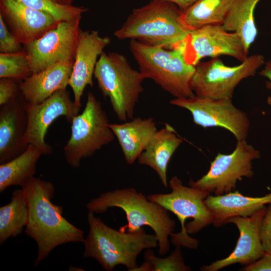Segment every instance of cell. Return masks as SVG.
Listing matches in <instances>:
<instances>
[{"label":"cell","mask_w":271,"mask_h":271,"mask_svg":"<svg viewBox=\"0 0 271 271\" xmlns=\"http://www.w3.org/2000/svg\"><path fill=\"white\" fill-rule=\"evenodd\" d=\"M25 194L29 209L26 234L37 245V266L57 246L70 242H83L84 232L63 216L62 206L53 204L54 184L34 177L21 187Z\"/></svg>","instance_id":"obj_1"},{"label":"cell","mask_w":271,"mask_h":271,"mask_svg":"<svg viewBox=\"0 0 271 271\" xmlns=\"http://www.w3.org/2000/svg\"><path fill=\"white\" fill-rule=\"evenodd\" d=\"M86 207L94 214L103 213L113 207L122 209L127 224L120 227L119 230L134 232L143 226H148L157 239L160 255L164 256L169 251V237L174 232L176 222L171 218L167 209L149 200L134 188L116 189L102 193L88 202Z\"/></svg>","instance_id":"obj_2"},{"label":"cell","mask_w":271,"mask_h":271,"mask_svg":"<svg viewBox=\"0 0 271 271\" xmlns=\"http://www.w3.org/2000/svg\"><path fill=\"white\" fill-rule=\"evenodd\" d=\"M182 11L166 0H152L132 10L114 35L117 39L136 40L168 50L181 49L190 30L181 20Z\"/></svg>","instance_id":"obj_3"},{"label":"cell","mask_w":271,"mask_h":271,"mask_svg":"<svg viewBox=\"0 0 271 271\" xmlns=\"http://www.w3.org/2000/svg\"><path fill=\"white\" fill-rule=\"evenodd\" d=\"M87 221L89 229L83 242V256L94 258L105 270L111 271L116 266L123 265L128 270L136 271L139 266L138 255L145 249L158 245L156 235L147 234L143 227L134 232L116 230L89 211Z\"/></svg>","instance_id":"obj_4"},{"label":"cell","mask_w":271,"mask_h":271,"mask_svg":"<svg viewBox=\"0 0 271 271\" xmlns=\"http://www.w3.org/2000/svg\"><path fill=\"white\" fill-rule=\"evenodd\" d=\"M129 49L145 79H152L175 98L195 95L191 87L195 67L186 62L182 50H168L136 40H130Z\"/></svg>","instance_id":"obj_5"},{"label":"cell","mask_w":271,"mask_h":271,"mask_svg":"<svg viewBox=\"0 0 271 271\" xmlns=\"http://www.w3.org/2000/svg\"><path fill=\"white\" fill-rule=\"evenodd\" d=\"M169 184L171 192L152 194L147 197L173 213L180 221L181 231L171 234V242L175 246L196 249L199 242L189 234L198 233L213 224L214 221L213 214L204 201L208 194L196 188L184 185L176 176L171 179Z\"/></svg>","instance_id":"obj_6"},{"label":"cell","mask_w":271,"mask_h":271,"mask_svg":"<svg viewBox=\"0 0 271 271\" xmlns=\"http://www.w3.org/2000/svg\"><path fill=\"white\" fill-rule=\"evenodd\" d=\"M94 76L103 96L109 99L118 120L125 122L132 119L144 90L145 78L140 71L133 69L124 55L103 52L96 63Z\"/></svg>","instance_id":"obj_7"},{"label":"cell","mask_w":271,"mask_h":271,"mask_svg":"<svg viewBox=\"0 0 271 271\" xmlns=\"http://www.w3.org/2000/svg\"><path fill=\"white\" fill-rule=\"evenodd\" d=\"M71 124V136L64 155L72 168H79L82 159L91 157L114 139L100 102L90 92L82 112L75 116Z\"/></svg>","instance_id":"obj_8"},{"label":"cell","mask_w":271,"mask_h":271,"mask_svg":"<svg viewBox=\"0 0 271 271\" xmlns=\"http://www.w3.org/2000/svg\"><path fill=\"white\" fill-rule=\"evenodd\" d=\"M261 54L248 56L239 65L229 66L218 57L199 62L195 66L191 87L196 96L211 99L232 98L243 79L255 75L265 64Z\"/></svg>","instance_id":"obj_9"},{"label":"cell","mask_w":271,"mask_h":271,"mask_svg":"<svg viewBox=\"0 0 271 271\" xmlns=\"http://www.w3.org/2000/svg\"><path fill=\"white\" fill-rule=\"evenodd\" d=\"M260 157L259 151L246 140L237 141L232 152L218 153L207 173L196 181L191 180L189 185L208 195L219 196L233 192L238 181L244 177H253L252 162Z\"/></svg>","instance_id":"obj_10"},{"label":"cell","mask_w":271,"mask_h":271,"mask_svg":"<svg viewBox=\"0 0 271 271\" xmlns=\"http://www.w3.org/2000/svg\"><path fill=\"white\" fill-rule=\"evenodd\" d=\"M171 105L188 110L194 123L203 128L219 127L229 131L237 141L246 140L250 127L247 114L232 103V98L211 99L196 95L171 100Z\"/></svg>","instance_id":"obj_11"},{"label":"cell","mask_w":271,"mask_h":271,"mask_svg":"<svg viewBox=\"0 0 271 271\" xmlns=\"http://www.w3.org/2000/svg\"><path fill=\"white\" fill-rule=\"evenodd\" d=\"M81 18L60 22L39 39L25 46L32 74L60 62L74 60Z\"/></svg>","instance_id":"obj_12"},{"label":"cell","mask_w":271,"mask_h":271,"mask_svg":"<svg viewBox=\"0 0 271 271\" xmlns=\"http://www.w3.org/2000/svg\"><path fill=\"white\" fill-rule=\"evenodd\" d=\"M182 51L186 62L194 66L206 57L227 55L241 62L248 56L238 35L225 30L221 25H206L190 30Z\"/></svg>","instance_id":"obj_13"},{"label":"cell","mask_w":271,"mask_h":271,"mask_svg":"<svg viewBox=\"0 0 271 271\" xmlns=\"http://www.w3.org/2000/svg\"><path fill=\"white\" fill-rule=\"evenodd\" d=\"M26 110L28 117L26 144L35 147L43 155H49L53 152L51 146L45 141L49 126L60 116H64L71 123L73 118L79 114L80 108L75 105L66 89L56 92L39 104L26 102Z\"/></svg>","instance_id":"obj_14"},{"label":"cell","mask_w":271,"mask_h":271,"mask_svg":"<svg viewBox=\"0 0 271 271\" xmlns=\"http://www.w3.org/2000/svg\"><path fill=\"white\" fill-rule=\"evenodd\" d=\"M266 207L247 217L228 218L225 224L233 223L237 227L239 236L234 250L226 257L217 260L209 265H204L202 271H217L235 263L249 264L261 257L264 253L260 238V224Z\"/></svg>","instance_id":"obj_15"},{"label":"cell","mask_w":271,"mask_h":271,"mask_svg":"<svg viewBox=\"0 0 271 271\" xmlns=\"http://www.w3.org/2000/svg\"><path fill=\"white\" fill-rule=\"evenodd\" d=\"M107 36L95 30H80L72 73L69 81L75 105L81 108V99L86 86L93 85L92 76L98 57L110 43Z\"/></svg>","instance_id":"obj_16"},{"label":"cell","mask_w":271,"mask_h":271,"mask_svg":"<svg viewBox=\"0 0 271 271\" xmlns=\"http://www.w3.org/2000/svg\"><path fill=\"white\" fill-rule=\"evenodd\" d=\"M0 15L11 33L25 46L60 22L51 15L31 8L19 0H0Z\"/></svg>","instance_id":"obj_17"},{"label":"cell","mask_w":271,"mask_h":271,"mask_svg":"<svg viewBox=\"0 0 271 271\" xmlns=\"http://www.w3.org/2000/svg\"><path fill=\"white\" fill-rule=\"evenodd\" d=\"M26 103L18 96L0 109V164L24 153L28 145L25 142L28 126Z\"/></svg>","instance_id":"obj_18"},{"label":"cell","mask_w":271,"mask_h":271,"mask_svg":"<svg viewBox=\"0 0 271 271\" xmlns=\"http://www.w3.org/2000/svg\"><path fill=\"white\" fill-rule=\"evenodd\" d=\"M73 63L74 61L57 63L22 80L19 87L25 101L39 104L56 92L66 89L69 85Z\"/></svg>","instance_id":"obj_19"},{"label":"cell","mask_w":271,"mask_h":271,"mask_svg":"<svg viewBox=\"0 0 271 271\" xmlns=\"http://www.w3.org/2000/svg\"><path fill=\"white\" fill-rule=\"evenodd\" d=\"M204 201L214 216L212 224L218 227L225 225L229 217L249 216L271 204V192L262 197H250L236 191L219 196L208 195Z\"/></svg>","instance_id":"obj_20"},{"label":"cell","mask_w":271,"mask_h":271,"mask_svg":"<svg viewBox=\"0 0 271 271\" xmlns=\"http://www.w3.org/2000/svg\"><path fill=\"white\" fill-rule=\"evenodd\" d=\"M109 126L129 165L138 159L157 131L156 123L151 117H138L122 123H110Z\"/></svg>","instance_id":"obj_21"},{"label":"cell","mask_w":271,"mask_h":271,"mask_svg":"<svg viewBox=\"0 0 271 271\" xmlns=\"http://www.w3.org/2000/svg\"><path fill=\"white\" fill-rule=\"evenodd\" d=\"M183 143L173 128L168 123L157 130L145 150L138 158V163L154 170L162 185L168 187L167 169L174 153Z\"/></svg>","instance_id":"obj_22"},{"label":"cell","mask_w":271,"mask_h":271,"mask_svg":"<svg viewBox=\"0 0 271 271\" xmlns=\"http://www.w3.org/2000/svg\"><path fill=\"white\" fill-rule=\"evenodd\" d=\"M260 1L236 0L221 25L225 30L238 35L248 53L258 34L254 11Z\"/></svg>","instance_id":"obj_23"},{"label":"cell","mask_w":271,"mask_h":271,"mask_svg":"<svg viewBox=\"0 0 271 271\" xmlns=\"http://www.w3.org/2000/svg\"><path fill=\"white\" fill-rule=\"evenodd\" d=\"M42 155L38 149L29 145L22 154L0 164V193L12 186L22 187L34 178L37 163Z\"/></svg>","instance_id":"obj_24"},{"label":"cell","mask_w":271,"mask_h":271,"mask_svg":"<svg viewBox=\"0 0 271 271\" xmlns=\"http://www.w3.org/2000/svg\"><path fill=\"white\" fill-rule=\"evenodd\" d=\"M236 0H197L182 11L181 20L189 30L206 25H222Z\"/></svg>","instance_id":"obj_25"},{"label":"cell","mask_w":271,"mask_h":271,"mask_svg":"<svg viewBox=\"0 0 271 271\" xmlns=\"http://www.w3.org/2000/svg\"><path fill=\"white\" fill-rule=\"evenodd\" d=\"M29 219V209L23 189L13 191L11 201L0 207V244L20 234Z\"/></svg>","instance_id":"obj_26"},{"label":"cell","mask_w":271,"mask_h":271,"mask_svg":"<svg viewBox=\"0 0 271 271\" xmlns=\"http://www.w3.org/2000/svg\"><path fill=\"white\" fill-rule=\"evenodd\" d=\"M32 74L26 50L0 54V78L23 80Z\"/></svg>","instance_id":"obj_27"},{"label":"cell","mask_w":271,"mask_h":271,"mask_svg":"<svg viewBox=\"0 0 271 271\" xmlns=\"http://www.w3.org/2000/svg\"><path fill=\"white\" fill-rule=\"evenodd\" d=\"M26 6L52 16L58 22L73 20L82 17L87 10L83 7L64 6L52 0H19Z\"/></svg>","instance_id":"obj_28"},{"label":"cell","mask_w":271,"mask_h":271,"mask_svg":"<svg viewBox=\"0 0 271 271\" xmlns=\"http://www.w3.org/2000/svg\"><path fill=\"white\" fill-rule=\"evenodd\" d=\"M180 246H176L174 250L167 257L162 258L155 255L153 250L147 249L145 252V260L150 264L151 271H189L191 268L184 261Z\"/></svg>","instance_id":"obj_29"},{"label":"cell","mask_w":271,"mask_h":271,"mask_svg":"<svg viewBox=\"0 0 271 271\" xmlns=\"http://www.w3.org/2000/svg\"><path fill=\"white\" fill-rule=\"evenodd\" d=\"M22 43L9 30L3 17L0 15V52L12 53L22 51Z\"/></svg>","instance_id":"obj_30"},{"label":"cell","mask_w":271,"mask_h":271,"mask_svg":"<svg viewBox=\"0 0 271 271\" xmlns=\"http://www.w3.org/2000/svg\"><path fill=\"white\" fill-rule=\"evenodd\" d=\"M19 86L15 80L2 78L0 79V105L3 106L18 96Z\"/></svg>","instance_id":"obj_31"},{"label":"cell","mask_w":271,"mask_h":271,"mask_svg":"<svg viewBox=\"0 0 271 271\" xmlns=\"http://www.w3.org/2000/svg\"><path fill=\"white\" fill-rule=\"evenodd\" d=\"M260 238L265 252H271V204L266 207L259 230Z\"/></svg>","instance_id":"obj_32"},{"label":"cell","mask_w":271,"mask_h":271,"mask_svg":"<svg viewBox=\"0 0 271 271\" xmlns=\"http://www.w3.org/2000/svg\"><path fill=\"white\" fill-rule=\"evenodd\" d=\"M241 270L271 271V252H264L259 259L245 265Z\"/></svg>","instance_id":"obj_33"},{"label":"cell","mask_w":271,"mask_h":271,"mask_svg":"<svg viewBox=\"0 0 271 271\" xmlns=\"http://www.w3.org/2000/svg\"><path fill=\"white\" fill-rule=\"evenodd\" d=\"M264 68L259 72L260 76L266 78L265 82L266 88L271 91V59L265 62Z\"/></svg>","instance_id":"obj_34"},{"label":"cell","mask_w":271,"mask_h":271,"mask_svg":"<svg viewBox=\"0 0 271 271\" xmlns=\"http://www.w3.org/2000/svg\"><path fill=\"white\" fill-rule=\"evenodd\" d=\"M171 2L175 4L182 11L192 4H193L197 0H166Z\"/></svg>","instance_id":"obj_35"},{"label":"cell","mask_w":271,"mask_h":271,"mask_svg":"<svg viewBox=\"0 0 271 271\" xmlns=\"http://www.w3.org/2000/svg\"><path fill=\"white\" fill-rule=\"evenodd\" d=\"M55 3L64 6H71L74 0H52Z\"/></svg>","instance_id":"obj_36"},{"label":"cell","mask_w":271,"mask_h":271,"mask_svg":"<svg viewBox=\"0 0 271 271\" xmlns=\"http://www.w3.org/2000/svg\"><path fill=\"white\" fill-rule=\"evenodd\" d=\"M266 101H267V104L271 106V96H268L267 98Z\"/></svg>","instance_id":"obj_37"}]
</instances>
